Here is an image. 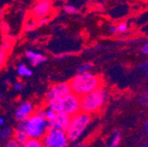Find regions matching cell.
Instances as JSON below:
<instances>
[{
    "label": "cell",
    "instance_id": "cell-1",
    "mask_svg": "<svg viewBox=\"0 0 148 147\" xmlns=\"http://www.w3.org/2000/svg\"><path fill=\"white\" fill-rule=\"evenodd\" d=\"M71 93L79 97L91 93L101 87V78L90 71L85 73H78L69 82Z\"/></svg>",
    "mask_w": 148,
    "mask_h": 147
},
{
    "label": "cell",
    "instance_id": "cell-2",
    "mask_svg": "<svg viewBox=\"0 0 148 147\" xmlns=\"http://www.w3.org/2000/svg\"><path fill=\"white\" fill-rule=\"evenodd\" d=\"M48 108L55 113H64L73 116L81 112L80 97L71 93L65 97L48 103Z\"/></svg>",
    "mask_w": 148,
    "mask_h": 147
},
{
    "label": "cell",
    "instance_id": "cell-3",
    "mask_svg": "<svg viewBox=\"0 0 148 147\" xmlns=\"http://www.w3.org/2000/svg\"><path fill=\"white\" fill-rule=\"evenodd\" d=\"M108 99L107 92L100 87L80 98V110L82 113L90 115L97 112L105 104Z\"/></svg>",
    "mask_w": 148,
    "mask_h": 147
},
{
    "label": "cell",
    "instance_id": "cell-4",
    "mask_svg": "<svg viewBox=\"0 0 148 147\" xmlns=\"http://www.w3.org/2000/svg\"><path fill=\"white\" fill-rule=\"evenodd\" d=\"M91 120L92 118L90 115L82 112L71 116V122L65 131L69 143L77 142L80 138L86 129L90 124Z\"/></svg>",
    "mask_w": 148,
    "mask_h": 147
},
{
    "label": "cell",
    "instance_id": "cell-5",
    "mask_svg": "<svg viewBox=\"0 0 148 147\" xmlns=\"http://www.w3.org/2000/svg\"><path fill=\"white\" fill-rule=\"evenodd\" d=\"M48 130L49 122L36 113L26 120V131L30 139H42Z\"/></svg>",
    "mask_w": 148,
    "mask_h": 147
},
{
    "label": "cell",
    "instance_id": "cell-6",
    "mask_svg": "<svg viewBox=\"0 0 148 147\" xmlns=\"http://www.w3.org/2000/svg\"><path fill=\"white\" fill-rule=\"evenodd\" d=\"M42 143L48 147H67L69 145L65 132L54 129H49Z\"/></svg>",
    "mask_w": 148,
    "mask_h": 147
},
{
    "label": "cell",
    "instance_id": "cell-7",
    "mask_svg": "<svg viewBox=\"0 0 148 147\" xmlns=\"http://www.w3.org/2000/svg\"><path fill=\"white\" fill-rule=\"evenodd\" d=\"M71 93L69 82H61L52 85L47 91L45 99L48 103L59 100Z\"/></svg>",
    "mask_w": 148,
    "mask_h": 147
},
{
    "label": "cell",
    "instance_id": "cell-8",
    "mask_svg": "<svg viewBox=\"0 0 148 147\" xmlns=\"http://www.w3.org/2000/svg\"><path fill=\"white\" fill-rule=\"evenodd\" d=\"M52 9V2L49 0H40L37 1L32 7L30 15L34 21H38L49 15Z\"/></svg>",
    "mask_w": 148,
    "mask_h": 147
},
{
    "label": "cell",
    "instance_id": "cell-9",
    "mask_svg": "<svg viewBox=\"0 0 148 147\" xmlns=\"http://www.w3.org/2000/svg\"><path fill=\"white\" fill-rule=\"evenodd\" d=\"M71 116L64 113H56L55 117L49 122V129H54L62 131H66L71 122Z\"/></svg>",
    "mask_w": 148,
    "mask_h": 147
},
{
    "label": "cell",
    "instance_id": "cell-10",
    "mask_svg": "<svg viewBox=\"0 0 148 147\" xmlns=\"http://www.w3.org/2000/svg\"><path fill=\"white\" fill-rule=\"evenodd\" d=\"M34 107L30 101H24L18 106L15 111V119L18 122L26 121L34 114Z\"/></svg>",
    "mask_w": 148,
    "mask_h": 147
},
{
    "label": "cell",
    "instance_id": "cell-11",
    "mask_svg": "<svg viewBox=\"0 0 148 147\" xmlns=\"http://www.w3.org/2000/svg\"><path fill=\"white\" fill-rule=\"evenodd\" d=\"M13 138L21 146L30 139L26 131V121L18 122L15 130L13 131Z\"/></svg>",
    "mask_w": 148,
    "mask_h": 147
},
{
    "label": "cell",
    "instance_id": "cell-12",
    "mask_svg": "<svg viewBox=\"0 0 148 147\" xmlns=\"http://www.w3.org/2000/svg\"><path fill=\"white\" fill-rule=\"evenodd\" d=\"M26 57L28 60H30V63L34 66L40 65L47 61V57L43 56L41 53H37L33 50H27L26 52Z\"/></svg>",
    "mask_w": 148,
    "mask_h": 147
},
{
    "label": "cell",
    "instance_id": "cell-13",
    "mask_svg": "<svg viewBox=\"0 0 148 147\" xmlns=\"http://www.w3.org/2000/svg\"><path fill=\"white\" fill-rule=\"evenodd\" d=\"M17 72L18 76H21V77H31L33 75V70L23 64L18 65Z\"/></svg>",
    "mask_w": 148,
    "mask_h": 147
},
{
    "label": "cell",
    "instance_id": "cell-14",
    "mask_svg": "<svg viewBox=\"0 0 148 147\" xmlns=\"http://www.w3.org/2000/svg\"><path fill=\"white\" fill-rule=\"evenodd\" d=\"M13 134V130L12 128H5L0 131V144L11 138V136Z\"/></svg>",
    "mask_w": 148,
    "mask_h": 147
},
{
    "label": "cell",
    "instance_id": "cell-15",
    "mask_svg": "<svg viewBox=\"0 0 148 147\" xmlns=\"http://www.w3.org/2000/svg\"><path fill=\"white\" fill-rule=\"evenodd\" d=\"M120 140H121V133L118 131H116L113 133V137L111 139L110 143L105 147H118Z\"/></svg>",
    "mask_w": 148,
    "mask_h": 147
},
{
    "label": "cell",
    "instance_id": "cell-16",
    "mask_svg": "<svg viewBox=\"0 0 148 147\" xmlns=\"http://www.w3.org/2000/svg\"><path fill=\"white\" fill-rule=\"evenodd\" d=\"M42 143L41 140L37 139H29L25 144H23L21 147H42Z\"/></svg>",
    "mask_w": 148,
    "mask_h": 147
},
{
    "label": "cell",
    "instance_id": "cell-17",
    "mask_svg": "<svg viewBox=\"0 0 148 147\" xmlns=\"http://www.w3.org/2000/svg\"><path fill=\"white\" fill-rule=\"evenodd\" d=\"M64 11L68 13V14H79V10L78 8H76L75 6L71 5H66L64 6Z\"/></svg>",
    "mask_w": 148,
    "mask_h": 147
},
{
    "label": "cell",
    "instance_id": "cell-18",
    "mask_svg": "<svg viewBox=\"0 0 148 147\" xmlns=\"http://www.w3.org/2000/svg\"><path fill=\"white\" fill-rule=\"evenodd\" d=\"M3 147H21V145L18 144L13 137L9 138L8 140H6L3 145Z\"/></svg>",
    "mask_w": 148,
    "mask_h": 147
},
{
    "label": "cell",
    "instance_id": "cell-19",
    "mask_svg": "<svg viewBox=\"0 0 148 147\" xmlns=\"http://www.w3.org/2000/svg\"><path fill=\"white\" fill-rule=\"evenodd\" d=\"M94 66L92 63H86L84 64H82L79 69H78V73H85V72H88L92 67Z\"/></svg>",
    "mask_w": 148,
    "mask_h": 147
},
{
    "label": "cell",
    "instance_id": "cell-20",
    "mask_svg": "<svg viewBox=\"0 0 148 147\" xmlns=\"http://www.w3.org/2000/svg\"><path fill=\"white\" fill-rule=\"evenodd\" d=\"M14 42H3V43L0 45V49H1L2 51H4L5 53H7L13 46Z\"/></svg>",
    "mask_w": 148,
    "mask_h": 147
},
{
    "label": "cell",
    "instance_id": "cell-21",
    "mask_svg": "<svg viewBox=\"0 0 148 147\" xmlns=\"http://www.w3.org/2000/svg\"><path fill=\"white\" fill-rule=\"evenodd\" d=\"M55 116H56V113H55L54 111H52V110H50V109H49V108L44 109V116H43V117H44L48 122L51 121V120L55 117Z\"/></svg>",
    "mask_w": 148,
    "mask_h": 147
},
{
    "label": "cell",
    "instance_id": "cell-22",
    "mask_svg": "<svg viewBox=\"0 0 148 147\" xmlns=\"http://www.w3.org/2000/svg\"><path fill=\"white\" fill-rule=\"evenodd\" d=\"M0 31L3 34H8L10 32V26L5 21H1L0 22Z\"/></svg>",
    "mask_w": 148,
    "mask_h": 147
},
{
    "label": "cell",
    "instance_id": "cell-23",
    "mask_svg": "<svg viewBox=\"0 0 148 147\" xmlns=\"http://www.w3.org/2000/svg\"><path fill=\"white\" fill-rule=\"evenodd\" d=\"M24 28H25V31H27V32H28V31H33L34 29H35V28H36L35 21H34V20H33V21H28L26 23Z\"/></svg>",
    "mask_w": 148,
    "mask_h": 147
},
{
    "label": "cell",
    "instance_id": "cell-24",
    "mask_svg": "<svg viewBox=\"0 0 148 147\" xmlns=\"http://www.w3.org/2000/svg\"><path fill=\"white\" fill-rule=\"evenodd\" d=\"M48 22H49V17L42 18V19H40V20H38V21H35L36 27H43V26H44V25H46Z\"/></svg>",
    "mask_w": 148,
    "mask_h": 147
},
{
    "label": "cell",
    "instance_id": "cell-25",
    "mask_svg": "<svg viewBox=\"0 0 148 147\" xmlns=\"http://www.w3.org/2000/svg\"><path fill=\"white\" fill-rule=\"evenodd\" d=\"M139 103L141 105H148V91L145 92V93L141 95Z\"/></svg>",
    "mask_w": 148,
    "mask_h": 147
},
{
    "label": "cell",
    "instance_id": "cell-26",
    "mask_svg": "<svg viewBox=\"0 0 148 147\" xmlns=\"http://www.w3.org/2000/svg\"><path fill=\"white\" fill-rule=\"evenodd\" d=\"M5 57H6V53L2 51L1 49H0V70L2 69V67H3V65L5 64Z\"/></svg>",
    "mask_w": 148,
    "mask_h": 147
},
{
    "label": "cell",
    "instance_id": "cell-27",
    "mask_svg": "<svg viewBox=\"0 0 148 147\" xmlns=\"http://www.w3.org/2000/svg\"><path fill=\"white\" fill-rule=\"evenodd\" d=\"M2 39H3V42H15V37H14V36H12V35H11L10 34H3Z\"/></svg>",
    "mask_w": 148,
    "mask_h": 147
},
{
    "label": "cell",
    "instance_id": "cell-28",
    "mask_svg": "<svg viewBox=\"0 0 148 147\" xmlns=\"http://www.w3.org/2000/svg\"><path fill=\"white\" fill-rule=\"evenodd\" d=\"M117 30H118V32H120V33H126L127 30H128V26H127L125 23H122V24H120V25L117 27Z\"/></svg>",
    "mask_w": 148,
    "mask_h": 147
},
{
    "label": "cell",
    "instance_id": "cell-29",
    "mask_svg": "<svg viewBox=\"0 0 148 147\" xmlns=\"http://www.w3.org/2000/svg\"><path fill=\"white\" fill-rule=\"evenodd\" d=\"M13 87L16 91H22L24 88V84L22 82H17L13 85Z\"/></svg>",
    "mask_w": 148,
    "mask_h": 147
},
{
    "label": "cell",
    "instance_id": "cell-30",
    "mask_svg": "<svg viewBox=\"0 0 148 147\" xmlns=\"http://www.w3.org/2000/svg\"><path fill=\"white\" fill-rule=\"evenodd\" d=\"M87 143L86 141H81V142H77L74 144L71 147H87Z\"/></svg>",
    "mask_w": 148,
    "mask_h": 147
},
{
    "label": "cell",
    "instance_id": "cell-31",
    "mask_svg": "<svg viewBox=\"0 0 148 147\" xmlns=\"http://www.w3.org/2000/svg\"><path fill=\"white\" fill-rule=\"evenodd\" d=\"M108 31H109L111 34H116V33L118 32L117 27L115 26V25H110V26L108 27Z\"/></svg>",
    "mask_w": 148,
    "mask_h": 147
},
{
    "label": "cell",
    "instance_id": "cell-32",
    "mask_svg": "<svg viewBox=\"0 0 148 147\" xmlns=\"http://www.w3.org/2000/svg\"><path fill=\"white\" fill-rule=\"evenodd\" d=\"M142 52L144 53V54H146V55H148V42L146 43V44H145L143 47H142Z\"/></svg>",
    "mask_w": 148,
    "mask_h": 147
},
{
    "label": "cell",
    "instance_id": "cell-33",
    "mask_svg": "<svg viewBox=\"0 0 148 147\" xmlns=\"http://www.w3.org/2000/svg\"><path fill=\"white\" fill-rule=\"evenodd\" d=\"M141 67L145 70V73H146V75L148 76V62H146V63H145L144 64H142Z\"/></svg>",
    "mask_w": 148,
    "mask_h": 147
},
{
    "label": "cell",
    "instance_id": "cell-34",
    "mask_svg": "<svg viewBox=\"0 0 148 147\" xmlns=\"http://www.w3.org/2000/svg\"><path fill=\"white\" fill-rule=\"evenodd\" d=\"M3 16H4V11H3V9L0 8V19H2Z\"/></svg>",
    "mask_w": 148,
    "mask_h": 147
},
{
    "label": "cell",
    "instance_id": "cell-35",
    "mask_svg": "<svg viewBox=\"0 0 148 147\" xmlns=\"http://www.w3.org/2000/svg\"><path fill=\"white\" fill-rule=\"evenodd\" d=\"M4 123H5L4 118L3 117H0V125H4Z\"/></svg>",
    "mask_w": 148,
    "mask_h": 147
},
{
    "label": "cell",
    "instance_id": "cell-36",
    "mask_svg": "<svg viewBox=\"0 0 148 147\" xmlns=\"http://www.w3.org/2000/svg\"><path fill=\"white\" fill-rule=\"evenodd\" d=\"M145 130L147 131V132H148V122L145 123Z\"/></svg>",
    "mask_w": 148,
    "mask_h": 147
},
{
    "label": "cell",
    "instance_id": "cell-37",
    "mask_svg": "<svg viewBox=\"0 0 148 147\" xmlns=\"http://www.w3.org/2000/svg\"><path fill=\"white\" fill-rule=\"evenodd\" d=\"M11 80L10 79H5V84H10Z\"/></svg>",
    "mask_w": 148,
    "mask_h": 147
},
{
    "label": "cell",
    "instance_id": "cell-38",
    "mask_svg": "<svg viewBox=\"0 0 148 147\" xmlns=\"http://www.w3.org/2000/svg\"><path fill=\"white\" fill-rule=\"evenodd\" d=\"M2 97H3V95H2V94H1V93H0V101L2 100Z\"/></svg>",
    "mask_w": 148,
    "mask_h": 147
},
{
    "label": "cell",
    "instance_id": "cell-39",
    "mask_svg": "<svg viewBox=\"0 0 148 147\" xmlns=\"http://www.w3.org/2000/svg\"><path fill=\"white\" fill-rule=\"evenodd\" d=\"M42 147H48V146H46V145H44V144H42Z\"/></svg>",
    "mask_w": 148,
    "mask_h": 147
}]
</instances>
